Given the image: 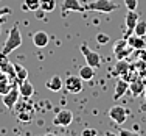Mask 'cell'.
I'll use <instances>...</instances> for the list:
<instances>
[{
	"instance_id": "ac0fdd59",
	"label": "cell",
	"mask_w": 146,
	"mask_h": 136,
	"mask_svg": "<svg viewBox=\"0 0 146 136\" xmlns=\"http://www.w3.org/2000/svg\"><path fill=\"white\" fill-rule=\"evenodd\" d=\"M127 42L131 47L134 48H145L146 47V36H129L127 38Z\"/></svg>"
},
{
	"instance_id": "7c38bea8",
	"label": "cell",
	"mask_w": 146,
	"mask_h": 136,
	"mask_svg": "<svg viewBox=\"0 0 146 136\" xmlns=\"http://www.w3.org/2000/svg\"><path fill=\"white\" fill-rule=\"evenodd\" d=\"M129 89V81H126L124 78L117 80V85H115V91H113V100H118L126 94V91Z\"/></svg>"
},
{
	"instance_id": "5b68a950",
	"label": "cell",
	"mask_w": 146,
	"mask_h": 136,
	"mask_svg": "<svg viewBox=\"0 0 146 136\" xmlns=\"http://www.w3.org/2000/svg\"><path fill=\"white\" fill-rule=\"evenodd\" d=\"M64 86L68 92L79 94L82 91V78L79 75H68L64 81Z\"/></svg>"
},
{
	"instance_id": "3957f363",
	"label": "cell",
	"mask_w": 146,
	"mask_h": 136,
	"mask_svg": "<svg viewBox=\"0 0 146 136\" xmlns=\"http://www.w3.org/2000/svg\"><path fill=\"white\" fill-rule=\"evenodd\" d=\"M79 48H81L82 55H84V58H86V63H87L89 66H92L93 69L101 67V55H100L98 52L89 48L87 44H81V47H79Z\"/></svg>"
},
{
	"instance_id": "7402d4cb",
	"label": "cell",
	"mask_w": 146,
	"mask_h": 136,
	"mask_svg": "<svg viewBox=\"0 0 146 136\" xmlns=\"http://www.w3.org/2000/svg\"><path fill=\"white\" fill-rule=\"evenodd\" d=\"M135 36H146V20H138L134 28Z\"/></svg>"
},
{
	"instance_id": "ba28073f",
	"label": "cell",
	"mask_w": 146,
	"mask_h": 136,
	"mask_svg": "<svg viewBox=\"0 0 146 136\" xmlns=\"http://www.w3.org/2000/svg\"><path fill=\"white\" fill-rule=\"evenodd\" d=\"M132 50H134V47H131L129 42H127V39H124V38L121 41H118V42L115 44V47H113V52H115L117 60H124Z\"/></svg>"
},
{
	"instance_id": "83f0119b",
	"label": "cell",
	"mask_w": 146,
	"mask_h": 136,
	"mask_svg": "<svg viewBox=\"0 0 146 136\" xmlns=\"http://www.w3.org/2000/svg\"><path fill=\"white\" fill-rule=\"evenodd\" d=\"M145 100H146V86H145Z\"/></svg>"
},
{
	"instance_id": "9a60e30c",
	"label": "cell",
	"mask_w": 146,
	"mask_h": 136,
	"mask_svg": "<svg viewBox=\"0 0 146 136\" xmlns=\"http://www.w3.org/2000/svg\"><path fill=\"white\" fill-rule=\"evenodd\" d=\"M47 89H50L51 92H58V91H61L62 89V86H64V81H62V78L59 75H54V77H51L50 80L47 81Z\"/></svg>"
},
{
	"instance_id": "9c48e42d",
	"label": "cell",
	"mask_w": 146,
	"mask_h": 136,
	"mask_svg": "<svg viewBox=\"0 0 146 136\" xmlns=\"http://www.w3.org/2000/svg\"><path fill=\"white\" fill-rule=\"evenodd\" d=\"M19 97H20L19 88L13 86V88L9 89L6 94H3V103H5V106L8 108V110H13V108H14V105L17 103V100H19Z\"/></svg>"
},
{
	"instance_id": "30bf717a",
	"label": "cell",
	"mask_w": 146,
	"mask_h": 136,
	"mask_svg": "<svg viewBox=\"0 0 146 136\" xmlns=\"http://www.w3.org/2000/svg\"><path fill=\"white\" fill-rule=\"evenodd\" d=\"M62 11H76V13H82L86 11V6H82L79 3V0H64L62 2Z\"/></svg>"
},
{
	"instance_id": "603a6c76",
	"label": "cell",
	"mask_w": 146,
	"mask_h": 136,
	"mask_svg": "<svg viewBox=\"0 0 146 136\" xmlns=\"http://www.w3.org/2000/svg\"><path fill=\"white\" fill-rule=\"evenodd\" d=\"M109 39H110V38L107 36L106 33L96 34V42H98V44H107V42H109Z\"/></svg>"
},
{
	"instance_id": "4316f807",
	"label": "cell",
	"mask_w": 146,
	"mask_h": 136,
	"mask_svg": "<svg viewBox=\"0 0 146 136\" xmlns=\"http://www.w3.org/2000/svg\"><path fill=\"white\" fill-rule=\"evenodd\" d=\"M120 135H123V136H135V133L131 131V130H120Z\"/></svg>"
},
{
	"instance_id": "5bb4252c",
	"label": "cell",
	"mask_w": 146,
	"mask_h": 136,
	"mask_svg": "<svg viewBox=\"0 0 146 136\" xmlns=\"http://www.w3.org/2000/svg\"><path fill=\"white\" fill-rule=\"evenodd\" d=\"M145 86L146 85H145V81L141 78H134L129 83V89H131V92H132L134 97L141 96V92H145Z\"/></svg>"
},
{
	"instance_id": "44dd1931",
	"label": "cell",
	"mask_w": 146,
	"mask_h": 136,
	"mask_svg": "<svg viewBox=\"0 0 146 136\" xmlns=\"http://www.w3.org/2000/svg\"><path fill=\"white\" fill-rule=\"evenodd\" d=\"M40 2V11L51 13L56 8V0H39Z\"/></svg>"
},
{
	"instance_id": "cb8c5ba5",
	"label": "cell",
	"mask_w": 146,
	"mask_h": 136,
	"mask_svg": "<svg viewBox=\"0 0 146 136\" xmlns=\"http://www.w3.org/2000/svg\"><path fill=\"white\" fill-rule=\"evenodd\" d=\"M124 5H126L127 9H137V5H138V0H124Z\"/></svg>"
},
{
	"instance_id": "d6986e66",
	"label": "cell",
	"mask_w": 146,
	"mask_h": 136,
	"mask_svg": "<svg viewBox=\"0 0 146 136\" xmlns=\"http://www.w3.org/2000/svg\"><path fill=\"white\" fill-rule=\"evenodd\" d=\"M79 77L82 78V81H89V80H92L93 77H95V69L92 67V66H89V64H86V66H82L81 69H79Z\"/></svg>"
},
{
	"instance_id": "f1b7e54d",
	"label": "cell",
	"mask_w": 146,
	"mask_h": 136,
	"mask_svg": "<svg viewBox=\"0 0 146 136\" xmlns=\"http://www.w3.org/2000/svg\"><path fill=\"white\" fill-rule=\"evenodd\" d=\"M145 52H146V47H145Z\"/></svg>"
},
{
	"instance_id": "484cf974",
	"label": "cell",
	"mask_w": 146,
	"mask_h": 136,
	"mask_svg": "<svg viewBox=\"0 0 146 136\" xmlns=\"http://www.w3.org/2000/svg\"><path fill=\"white\" fill-rule=\"evenodd\" d=\"M9 13H11V9H9V8H0V22H2L3 16H8Z\"/></svg>"
},
{
	"instance_id": "ffe728a7",
	"label": "cell",
	"mask_w": 146,
	"mask_h": 136,
	"mask_svg": "<svg viewBox=\"0 0 146 136\" xmlns=\"http://www.w3.org/2000/svg\"><path fill=\"white\" fill-rule=\"evenodd\" d=\"M40 8V2L39 0H25L22 5V9L23 11H37Z\"/></svg>"
},
{
	"instance_id": "8992f818",
	"label": "cell",
	"mask_w": 146,
	"mask_h": 136,
	"mask_svg": "<svg viewBox=\"0 0 146 136\" xmlns=\"http://www.w3.org/2000/svg\"><path fill=\"white\" fill-rule=\"evenodd\" d=\"M140 20V17H138V14L134 11V9H127V13H126V31H124V34H123V38L124 39H127V38L131 36V34H134V28H135V25H137V22Z\"/></svg>"
},
{
	"instance_id": "e0dca14e",
	"label": "cell",
	"mask_w": 146,
	"mask_h": 136,
	"mask_svg": "<svg viewBox=\"0 0 146 136\" xmlns=\"http://www.w3.org/2000/svg\"><path fill=\"white\" fill-rule=\"evenodd\" d=\"M14 72H16V81L17 85H19L20 81H23V80L28 78V71H27V67H23L22 64H17V63H14Z\"/></svg>"
},
{
	"instance_id": "6da1fadb",
	"label": "cell",
	"mask_w": 146,
	"mask_h": 136,
	"mask_svg": "<svg viewBox=\"0 0 146 136\" xmlns=\"http://www.w3.org/2000/svg\"><path fill=\"white\" fill-rule=\"evenodd\" d=\"M20 45H22V34H20L19 27L14 25L8 31V36H6L5 45H3V48H2V53H5L6 57H8L9 53H13V52H14L16 48H19Z\"/></svg>"
},
{
	"instance_id": "52a82bcc",
	"label": "cell",
	"mask_w": 146,
	"mask_h": 136,
	"mask_svg": "<svg viewBox=\"0 0 146 136\" xmlns=\"http://www.w3.org/2000/svg\"><path fill=\"white\" fill-rule=\"evenodd\" d=\"M73 121V113L70 110H61L56 113L53 119V124L58 125V127H68Z\"/></svg>"
},
{
	"instance_id": "2e32d148",
	"label": "cell",
	"mask_w": 146,
	"mask_h": 136,
	"mask_svg": "<svg viewBox=\"0 0 146 136\" xmlns=\"http://www.w3.org/2000/svg\"><path fill=\"white\" fill-rule=\"evenodd\" d=\"M127 71H129V63H127L126 60H117L115 67H113V75L115 77H123Z\"/></svg>"
},
{
	"instance_id": "277c9868",
	"label": "cell",
	"mask_w": 146,
	"mask_h": 136,
	"mask_svg": "<svg viewBox=\"0 0 146 136\" xmlns=\"http://www.w3.org/2000/svg\"><path fill=\"white\" fill-rule=\"evenodd\" d=\"M109 117L112 119L113 124H117V125H123L124 122H126L127 119V116H129V111L126 110L124 106H120V105H115V106H112L109 110Z\"/></svg>"
},
{
	"instance_id": "d4e9b609",
	"label": "cell",
	"mask_w": 146,
	"mask_h": 136,
	"mask_svg": "<svg viewBox=\"0 0 146 136\" xmlns=\"http://www.w3.org/2000/svg\"><path fill=\"white\" fill-rule=\"evenodd\" d=\"M82 136H96L98 135V131L95 130V128H84V130L81 131Z\"/></svg>"
},
{
	"instance_id": "4fadbf2b",
	"label": "cell",
	"mask_w": 146,
	"mask_h": 136,
	"mask_svg": "<svg viewBox=\"0 0 146 136\" xmlns=\"http://www.w3.org/2000/svg\"><path fill=\"white\" fill-rule=\"evenodd\" d=\"M17 88H19V94L23 97V99H30V97L34 94V88H33V85L28 81V78L23 80V81H20Z\"/></svg>"
},
{
	"instance_id": "8fae6325",
	"label": "cell",
	"mask_w": 146,
	"mask_h": 136,
	"mask_svg": "<svg viewBox=\"0 0 146 136\" xmlns=\"http://www.w3.org/2000/svg\"><path fill=\"white\" fill-rule=\"evenodd\" d=\"M48 42H50V36H48L45 31H36V33L33 34V44L36 45L37 48L47 47Z\"/></svg>"
},
{
	"instance_id": "7a4b0ae2",
	"label": "cell",
	"mask_w": 146,
	"mask_h": 136,
	"mask_svg": "<svg viewBox=\"0 0 146 136\" xmlns=\"http://www.w3.org/2000/svg\"><path fill=\"white\" fill-rule=\"evenodd\" d=\"M86 9L89 11H96V13H112L118 9V5L110 0H95V2L86 5Z\"/></svg>"
},
{
	"instance_id": "f546056e",
	"label": "cell",
	"mask_w": 146,
	"mask_h": 136,
	"mask_svg": "<svg viewBox=\"0 0 146 136\" xmlns=\"http://www.w3.org/2000/svg\"><path fill=\"white\" fill-rule=\"evenodd\" d=\"M0 24H2V22H0Z\"/></svg>"
}]
</instances>
